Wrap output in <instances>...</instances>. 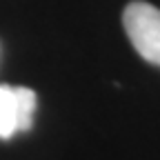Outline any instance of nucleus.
Here are the masks:
<instances>
[{
	"instance_id": "obj_1",
	"label": "nucleus",
	"mask_w": 160,
	"mask_h": 160,
	"mask_svg": "<svg viewBox=\"0 0 160 160\" xmlns=\"http://www.w3.org/2000/svg\"><path fill=\"white\" fill-rule=\"evenodd\" d=\"M122 25L133 49L147 62L160 67V9L136 0L125 7Z\"/></svg>"
},
{
	"instance_id": "obj_2",
	"label": "nucleus",
	"mask_w": 160,
	"mask_h": 160,
	"mask_svg": "<svg viewBox=\"0 0 160 160\" xmlns=\"http://www.w3.org/2000/svg\"><path fill=\"white\" fill-rule=\"evenodd\" d=\"M36 105L38 98L29 87L0 85V140H9L18 131H29Z\"/></svg>"
}]
</instances>
